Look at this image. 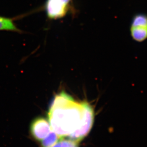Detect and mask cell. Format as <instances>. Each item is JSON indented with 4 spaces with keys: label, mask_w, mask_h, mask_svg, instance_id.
<instances>
[{
    "label": "cell",
    "mask_w": 147,
    "mask_h": 147,
    "mask_svg": "<svg viewBox=\"0 0 147 147\" xmlns=\"http://www.w3.org/2000/svg\"><path fill=\"white\" fill-rule=\"evenodd\" d=\"M83 116V101H76L65 92L55 96L48 113L52 129L61 138L68 137L78 129Z\"/></svg>",
    "instance_id": "cell-1"
},
{
    "label": "cell",
    "mask_w": 147,
    "mask_h": 147,
    "mask_svg": "<svg viewBox=\"0 0 147 147\" xmlns=\"http://www.w3.org/2000/svg\"><path fill=\"white\" fill-rule=\"evenodd\" d=\"M95 110L92 105L83 101V116L79 127L68 136V139L79 143L90 131L95 119Z\"/></svg>",
    "instance_id": "cell-2"
},
{
    "label": "cell",
    "mask_w": 147,
    "mask_h": 147,
    "mask_svg": "<svg viewBox=\"0 0 147 147\" xmlns=\"http://www.w3.org/2000/svg\"><path fill=\"white\" fill-rule=\"evenodd\" d=\"M130 36L136 42H142L147 39V14L139 13L132 19L129 27Z\"/></svg>",
    "instance_id": "cell-3"
},
{
    "label": "cell",
    "mask_w": 147,
    "mask_h": 147,
    "mask_svg": "<svg viewBox=\"0 0 147 147\" xmlns=\"http://www.w3.org/2000/svg\"><path fill=\"white\" fill-rule=\"evenodd\" d=\"M52 130L49 122L44 117H38L35 119L30 126L32 135L38 141H42Z\"/></svg>",
    "instance_id": "cell-4"
},
{
    "label": "cell",
    "mask_w": 147,
    "mask_h": 147,
    "mask_svg": "<svg viewBox=\"0 0 147 147\" xmlns=\"http://www.w3.org/2000/svg\"><path fill=\"white\" fill-rule=\"evenodd\" d=\"M67 6L62 0H47L45 5L47 15L54 19L64 17L68 10Z\"/></svg>",
    "instance_id": "cell-5"
},
{
    "label": "cell",
    "mask_w": 147,
    "mask_h": 147,
    "mask_svg": "<svg viewBox=\"0 0 147 147\" xmlns=\"http://www.w3.org/2000/svg\"><path fill=\"white\" fill-rule=\"evenodd\" d=\"M0 31H9L20 32V30L13 22L12 18H7L0 16Z\"/></svg>",
    "instance_id": "cell-6"
},
{
    "label": "cell",
    "mask_w": 147,
    "mask_h": 147,
    "mask_svg": "<svg viewBox=\"0 0 147 147\" xmlns=\"http://www.w3.org/2000/svg\"><path fill=\"white\" fill-rule=\"evenodd\" d=\"M61 139L53 130H51L49 134L42 140V147H51L55 145Z\"/></svg>",
    "instance_id": "cell-7"
},
{
    "label": "cell",
    "mask_w": 147,
    "mask_h": 147,
    "mask_svg": "<svg viewBox=\"0 0 147 147\" xmlns=\"http://www.w3.org/2000/svg\"><path fill=\"white\" fill-rule=\"evenodd\" d=\"M75 143H76V142H73L69 139L61 140V139L59 142H57L55 145L51 147H70Z\"/></svg>",
    "instance_id": "cell-8"
},
{
    "label": "cell",
    "mask_w": 147,
    "mask_h": 147,
    "mask_svg": "<svg viewBox=\"0 0 147 147\" xmlns=\"http://www.w3.org/2000/svg\"><path fill=\"white\" fill-rule=\"evenodd\" d=\"M70 147H78V143H75L73 145Z\"/></svg>",
    "instance_id": "cell-9"
}]
</instances>
